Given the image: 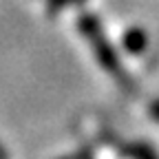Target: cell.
Returning a JSON list of instances; mask_svg holds the SVG:
<instances>
[{
  "instance_id": "6da1fadb",
  "label": "cell",
  "mask_w": 159,
  "mask_h": 159,
  "mask_svg": "<svg viewBox=\"0 0 159 159\" xmlns=\"http://www.w3.org/2000/svg\"><path fill=\"white\" fill-rule=\"evenodd\" d=\"M80 25H82V31L86 33V38L93 42V47H95V51H97V57H99V62H102V64L106 66V71H108V73L117 75V73H119V62H117V55L113 53L111 44H108L106 40L102 38V33H99V25L93 20V16H84Z\"/></svg>"
},
{
  "instance_id": "7a4b0ae2",
  "label": "cell",
  "mask_w": 159,
  "mask_h": 159,
  "mask_svg": "<svg viewBox=\"0 0 159 159\" xmlns=\"http://www.w3.org/2000/svg\"><path fill=\"white\" fill-rule=\"evenodd\" d=\"M124 47L130 51V53H142L146 49V33L139 31V29H130L126 35H124Z\"/></svg>"
},
{
  "instance_id": "3957f363",
  "label": "cell",
  "mask_w": 159,
  "mask_h": 159,
  "mask_svg": "<svg viewBox=\"0 0 159 159\" xmlns=\"http://www.w3.org/2000/svg\"><path fill=\"white\" fill-rule=\"evenodd\" d=\"M150 113H152V115H155V117L159 119V102H155V104L150 106Z\"/></svg>"
}]
</instances>
